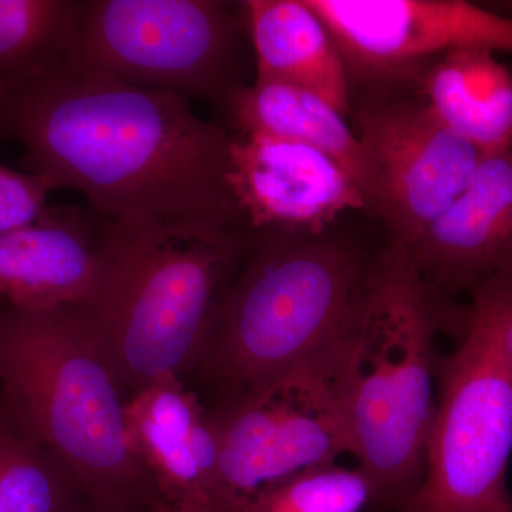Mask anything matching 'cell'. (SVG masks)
<instances>
[{"instance_id": "obj_9", "label": "cell", "mask_w": 512, "mask_h": 512, "mask_svg": "<svg viewBox=\"0 0 512 512\" xmlns=\"http://www.w3.org/2000/svg\"><path fill=\"white\" fill-rule=\"evenodd\" d=\"M356 121L375 175L369 212L383 222L387 247L407 251L463 194L485 154L416 94H373Z\"/></svg>"}, {"instance_id": "obj_16", "label": "cell", "mask_w": 512, "mask_h": 512, "mask_svg": "<svg viewBox=\"0 0 512 512\" xmlns=\"http://www.w3.org/2000/svg\"><path fill=\"white\" fill-rule=\"evenodd\" d=\"M224 113L234 133L284 138L332 158L362 191L369 212L372 164L346 117L325 100L289 84L255 80L232 97Z\"/></svg>"}, {"instance_id": "obj_25", "label": "cell", "mask_w": 512, "mask_h": 512, "mask_svg": "<svg viewBox=\"0 0 512 512\" xmlns=\"http://www.w3.org/2000/svg\"><path fill=\"white\" fill-rule=\"evenodd\" d=\"M2 303H3L2 298H0V309H2Z\"/></svg>"}, {"instance_id": "obj_5", "label": "cell", "mask_w": 512, "mask_h": 512, "mask_svg": "<svg viewBox=\"0 0 512 512\" xmlns=\"http://www.w3.org/2000/svg\"><path fill=\"white\" fill-rule=\"evenodd\" d=\"M256 238L127 242L100 298L80 309L127 400L161 377L194 370Z\"/></svg>"}, {"instance_id": "obj_26", "label": "cell", "mask_w": 512, "mask_h": 512, "mask_svg": "<svg viewBox=\"0 0 512 512\" xmlns=\"http://www.w3.org/2000/svg\"><path fill=\"white\" fill-rule=\"evenodd\" d=\"M504 512H512V508H510V510H507V511H504Z\"/></svg>"}, {"instance_id": "obj_20", "label": "cell", "mask_w": 512, "mask_h": 512, "mask_svg": "<svg viewBox=\"0 0 512 512\" xmlns=\"http://www.w3.org/2000/svg\"><path fill=\"white\" fill-rule=\"evenodd\" d=\"M373 498L362 471L313 468L262 495L252 512H359Z\"/></svg>"}, {"instance_id": "obj_1", "label": "cell", "mask_w": 512, "mask_h": 512, "mask_svg": "<svg viewBox=\"0 0 512 512\" xmlns=\"http://www.w3.org/2000/svg\"><path fill=\"white\" fill-rule=\"evenodd\" d=\"M0 137L136 241L254 235L229 184L234 134L181 94L66 63L0 89Z\"/></svg>"}, {"instance_id": "obj_21", "label": "cell", "mask_w": 512, "mask_h": 512, "mask_svg": "<svg viewBox=\"0 0 512 512\" xmlns=\"http://www.w3.org/2000/svg\"><path fill=\"white\" fill-rule=\"evenodd\" d=\"M50 188L32 173L0 164V232L32 224L47 207Z\"/></svg>"}, {"instance_id": "obj_13", "label": "cell", "mask_w": 512, "mask_h": 512, "mask_svg": "<svg viewBox=\"0 0 512 512\" xmlns=\"http://www.w3.org/2000/svg\"><path fill=\"white\" fill-rule=\"evenodd\" d=\"M403 252L440 296L512 271V147L485 154L463 194Z\"/></svg>"}, {"instance_id": "obj_4", "label": "cell", "mask_w": 512, "mask_h": 512, "mask_svg": "<svg viewBox=\"0 0 512 512\" xmlns=\"http://www.w3.org/2000/svg\"><path fill=\"white\" fill-rule=\"evenodd\" d=\"M375 261L333 228L258 234L222 296L194 369L234 400L319 359L348 325Z\"/></svg>"}, {"instance_id": "obj_23", "label": "cell", "mask_w": 512, "mask_h": 512, "mask_svg": "<svg viewBox=\"0 0 512 512\" xmlns=\"http://www.w3.org/2000/svg\"><path fill=\"white\" fill-rule=\"evenodd\" d=\"M503 342L505 350L512 359V313L510 319L507 320V325H505Z\"/></svg>"}, {"instance_id": "obj_17", "label": "cell", "mask_w": 512, "mask_h": 512, "mask_svg": "<svg viewBox=\"0 0 512 512\" xmlns=\"http://www.w3.org/2000/svg\"><path fill=\"white\" fill-rule=\"evenodd\" d=\"M413 92L451 131L483 154L512 147V69L488 49H460L434 60Z\"/></svg>"}, {"instance_id": "obj_12", "label": "cell", "mask_w": 512, "mask_h": 512, "mask_svg": "<svg viewBox=\"0 0 512 512\" xmlns=\"http://www.w3.org/2000/svg\"><path fill=\"white\" fill-rule=\"evenodd\" d=\"M232 134L229 184L254 234L319 235L346 212H367L355 181L326 154L284 138Z\"/></svg>"}, {"instance_id": "obj_6", "label": "cell", "mask_w": 512, "mask_h": 512, "mask_svg": "<svg viewBox=\"0 0 512 512\" xmlns=\"http://www.w3.org/2000/svg\"><path fill=\"white\" fill-rule=\"evenodd\" d=\"M471 295L470 322L443 369L424 477L402 512L512 508V359L503 342L512 313V271L488 279Z\"/></svg>"}, {"instance_id": "obj_10", "label": "cell", "mask_w": 512, "mask_h": 512, "mask_svg": "<svg viewBox=\"0 0 512 512\" xmlns=\"http://www.w3.org/2000/svg\"><path fill=\"white\" fill-rule=\"evenodd\" d=\"M325 22L350 84L372 94L413 87L460 49L512 53V18L466 0H306Z\"/></svg>"}, {"instance_id": "obj_24", "label": "cell", "mask_w": 512, "mask_h": 512, "mask_svg": "<svg viewBox=\"0 0 512 512\" xmlns=\"http://www.w3.org/2000/svg\"><path fill=\"white\" fill-rule=\"evenodd\" d=\"M86 512H113V511L103 510V508L94 507V505H90V507L87 508Z\"/></svg>"}, {"instance_id": "obj_8", "label": "cell", "mask_w": 512, "mask_h": 512, "mask_svg": "<svg viewBox=\"0 0 512 512\" xmlns=\"http://www.w3.org/2000/svg\"><path fill=\"white\" fill-rule=\"evenodd\" d=\"M211 416L220 444L222 495L237 510L252 511L262 495L285 481L353 454L325 355Z\"/></svg>"}, {"instance_id": "obj_2", "label": "cell", "mask_w": 512, "mask_h": 512, "mask_svg": "<svg viewBox=\"0 0 512 512\" xmlns=\"http://www.w3.org/2000/svg\"><path fill=\"white\" fill-rule=\"evenodd\" d=\"M440 295L400 249L376 256L352 318L326 353L348 420L353 456L380 500H407L419 487L436 402L433 343Z\"/></svg>"}, {"instance_id": "obj_19", "label": "cell", "mask_w": 512, "mask_h": 512, "mask_svg": "<svg viewBox=\"0 0 512 512\" xmlns=\"http://www.w3.org/2000/svg\"><path fill=\"white\" fill-rule=\"evenodd\" d=\"M90 505L72 474L2 402L0 512H86Z\"/></svg>"}, {"instance_id": "obj_22", "label": "cell", "mask_w": 512, "mask_h": 512, "mask_svg": "<svg viewBox=\"0 0 512 512\" xmlns=\"http://www.w3.org/2000/svg\"><path fill=\"white\" fill-rule=\"evenodd\" d=\"M148 512H235L212 504L192 503V501H170L161 498Z\"/></svg>"}, {"instance_id": "obj_15", "label": "cell", "mask_w": 512, "mask_h": 512, "mask_svg": "<svg viewBox=\"0 0 512 512\" xmlns=\"http://www.w3.org/2000/svg\"><path fill=\"white\" fill-rule=\"evenodd\" d=\"M255 80L289 84L352 111V84L335 40L306 0H245Z\"/></svg>"}, {"instance_id": "obj_3", "label": "cell", "mask_w": 512, "mask_h": 512, "mask_svg": "<svg viewBox=\"0 0 512 512\" xmlns=\"http://www.w3.org/2000/svg\"><path fill=\"white\" fill-rule=\"evenodd\" d=\"M0 386L94 507L148 512L163 498L131 448L127 400L79 309L23 311L3 301Z\"/></svg>"}, {"instance_id": "obj_11", "label": "cell", "mask_w": 512, "mask_h": 512, "mask_svg": "<svg viewBox=\"0 0 512 512\" xmlns=\"http://www.w3.org/2000/svg\"><path fill=\"white\" fill-rule=\"evenodd\" d=\"M130 239L86 204L47 205L0 232V298L23 311L90 308Z\"/></svg>"}, {"instance_id": "obj_14", "label": "cell", "mask_w": 512, "mask_h": 512, "mask_svg": "<svg viewBox=\"0 0 512 512\" xmlns=\"http://www.w3.org/2000/svg\"><path fill=\"white\" fill-rule=\"evenodd\" d=\"M126 421L131 448L164 500L237 511L222 495L214 420L183 379L164 376L131 396Z\"/></svg>"}, {"instance_id": "obj_7", "label": "cell", "mask_w": 512, "mask_h": 512, "mask_svg": "<svg viewBox=\"0 0 512 512\" xmlns=\"http://www.w3.org/2000/svg\"><path fill=\"white\" fill-rule=\"evenodd\" d=\"M251 55L244 2L83 0L69 63L224 111L251 84Z\"/></svg>"}, {"instance_id": "obj_18", "label": "cell", "mask_w": 512, "mask_h": 512, "mask_svg": "<svg viewBox=\"0 0 512 512\" xmlns=\"http://www.w3.org/2000/svg\"><path fill=\"white\" fill-rule=\"evenodd\" d=\"M83 0H0V89L72 60Z\"/></svg>"}]
</instances>
